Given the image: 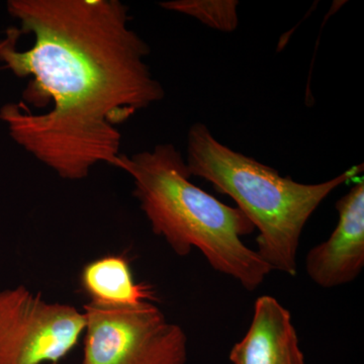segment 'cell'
Masks as SVG:
<instances>
[{
	"label": "cell",
	"instance_id": "6da1fadb",
	"mask_svg": "<svg viewBox=\"0 0 364 364\" xmlns=\"http://www.w3.org/2000/svg\"><path fill=\"white\" fill-rule=\"evenodd\" d=\"M20 21L0 40V62L28 78L23 102L0 109L14 142L67 181L116 167L117 127L162 100L150 48L119 0H9Z\"/></svg>",
	"mask_w": 364,
	"mask_h": 364
},
{
	"label": "cell",
	"instance_id": "7a4b0ae2",
	"mask_svg": "<svg viewBox=\"0 0 364 364\" xmlns=\"http://www.w3.org/2000/svg\"><path fill=\"white\" fill-rule=\"evenodd\" d=\"M116 167L133 178L134 196L152 231L178 256L198 249L217 272L255 291L272 268L242 237L255 230L238 208L218 200L191 181L186 160L172 144L132 156L119 155Z\"/></svg>",
	"mask_w": 364,
	"mask_h": 364
},
{
	"label": "cell",
	"instance_id": "3957f363",
	"mask_svg": "<svg viewBox=\"0 0 364 364\" xmlns=\"http://www.w3.org/2000/svg\"><path fill=\"white\" fill-rule=\"evenodd\" d=\"M186 162L191 176L233 198L259 232L256 252L261 259L289 277L298 273L299 239L311 215L335 188L363 170L356 165L331 181L299 183L223 145L202 123L189 129Z\"/></svg>",
	"mask_w": 364,
	"mask_h": 364
},
{
	"label": "cell",
	"instance_id": "277c9868",
	"mask_svg": "<svg viewBox=\"0 0 364 364\" xmlns=\"http://www.w3.org/2000/svg\"><path fill=\"white\" fill-rule=\"evenodd\" d=\"M81 364H186L188 337L153 303L133 308L85 306Z\"/></svg>",
	"mask_w": 364,
	"mask_h": 364
},
{
	"label": "cell",
	"instance_id": "5b68a950",
	"mask_svg": "<svg viewBox=\"0 0 364 364\" xmlns=\"http://www.w3.org/2000/svg\"><path fill=\"white\" fill-rule=\"evenodd\" d=\"M83 311L28 287L0 289V364L58 363L83 337Z\"/></svg>",
	"mask_w": 364,
	"mask_h": 364
},
{
	"label": "cell",
	"instance_id": "8992f818",
	"mask_svg": "<svg viewBox=\"0 0 364 364\" xmlns=\"http://www.w3.org/2000/svg\"><path fill=\"white\" fill-rule=\"evenodd\" d=\"M339 222L328 240L309 251V277L324 289L358 279L364 267V182L356 183L336 203Z\"/></svg>",
	"mask_w": 364,
	"mask_h": 364
},
{
	"label": "cell",
	"instance_id": "52a82bcc",
	"mask_svg": "<svg viewBox=\"0 0 364 364\" xmlns=\"http://www.w3.org/2000/svg\"><path fill=\"white\" fill-rule=\"evenodd\" d=\"M229 358L233 364H306L291 313L270 296L256 299L250 327Z\"/></svg>",
	"mask_w": 364,
	"mask_h": 364
},
{
	"label": "cell",
	"instance_id": "ba28073f",
	"mask_svg": "<svg viewBox=\"0 0 364 364\" xmlns=\"http://www.w3.org/2000/svg\"><path fill=\"white\" fill-rule=\"evenodd\" d=\"M81 289L88 304L100 308H133L156 301L152 287L134 279L124 255H105L86 263L80 273Z\"/></svg>",
	"mask_w": 364,
	"mask_h": 364
},
{
	"label": "cell",
	"instance_id": "9c48e42d",
	"mask_svg": "<svg viewBox=\"0 0 364 364\" xmlns=\"http://www.w3.org/2000/svg\"><path fill=\"white\" fill-rule=\"evenodd\" d=\"M236 0H173L160 4L167 11L193 16L203 25L221 32L231 33L238 26Z\"/></svg>",
	"mask_w": 364,
	"mask_h": 364
}]
</instances>
